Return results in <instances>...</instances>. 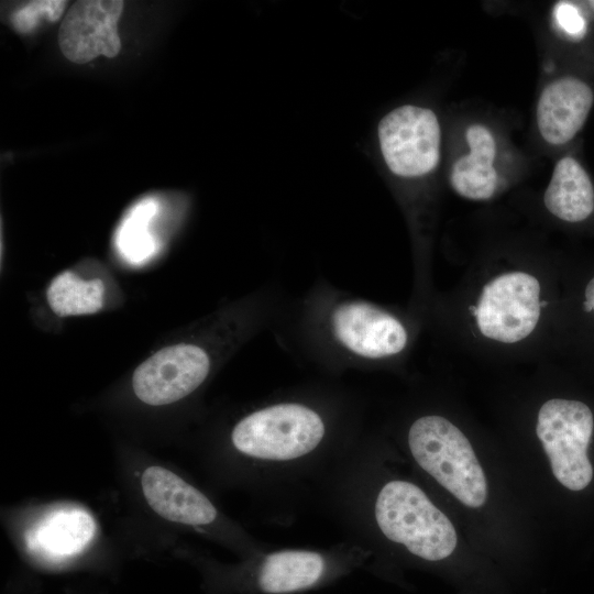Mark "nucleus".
<instances>
[{"mask_svg": "<svg viewBox=\"0 0 594 594\" xmlns=\"http://www.w3.org/2000/svg\"><path fill=\"white\" fill-rule=\"evenodd\" d=\"M563 262L531 249L484 252L452 288L437 292L427 329L477 360L547 362L561 301Z\"/></svg>", "mask_w": 594, "mask_h": 594, "instance_id": "obj_1", "label": "nucleus"}, {"mask_svg": "<svg viewBox=\"0 0 594 594\" xmlns=\"http://www.w3.org/2000/svg\"><path fill=\"white\" fill-rule=\"evenodd\" d=\"M273 329L297 356L329 370L396 369L410 360L427 326L407 306L373 301L318 279L286 302Z\"/></svg>", "mask_w": 594, "mask_h": 594, "instance_id": "obj_2", "label": "nucleus"}, {"mask_svg": "<svg viewBox=\"0 0 594 594\" xmlns=\"http://www.w3.org/2000/svg\"><path fill=\"white\" fill-rule=\"evenodd\" d=\"M535 431L556 480L573 493L588 490L594 482V403L582 394H553L539 405Z\"/></svg>", "mask_w": 594, "mask_h": 594, "instance_id": "obj_3", "label": "nucleus"}, {"mask_svg": "<svg viewBox=\"0 0 594 594\" xmlns=\"http://www.w3.org/2000/svg\"><path fill=\"white\" fill-rule=\"evenodd\" d=\"M407 441L416 462L468 507L487 498V482L473 447L448 417L429 413L409 426Z\"/></svg>", "mask_w": 594, "mask_h": 594, "instance_id": "obj_4", "label": "nucleus"}, {"mask_svg": "<svg viewBox=\"0 0 594 594\" xmlns=\"http://www.w3.org/2000/svg\"><path fill=\"white\" fill-rule=\"evenodd\" d=\"M375 518L387 539L404 544L426 561L443 560L457 547V532L450 519L413 483L385 484L376 498Z\"/></svg>", "mask_w": 594, "mask_h": 594, "instance_id": "obj_5", "label": "nucleus"}, {"mask_svg": "<svg viewBox=\"0 0 594 594\" xmlns=\"http://www.w3.org/2000/svg\"><path fill=\"white\" fill-rule=\"evenodd\" d=\"M322 414L301 402H279L243 417L231 432L240 452L263 460H293L314 451L323 440Z\"/></svg>", "mask_w": 594, "mask_h": 594, "instance_id": "obj_6", "label": "nucleus"}, {"mask_svg": "<svg viewBox=\"0 0 594 594\" xmlns=\"http://www.w3.org/2000/svg\"><path fill=\"white\" fill-rule=\"evenodd\" d=\"M377 139L387 168L398 178L426 177L439 164L441 128L429 108L403 105L393 109L378 122Z\"/></svg>", "mask_w": 594, "mask_h": 594, "instance_id": "obj_7", "label": "nucleus"}, {"mask_svg": "<svg viewBox=\"0 0 594 594\" xmlns=\"http://www.w3.org/2000/svg\"><path fill=\"white\" fill-rule=\"evenodd\" d=\"M594 375V263L563 262L562 293L549 360Z\"/></svg>", "mask_w": 594, "mask_h": 594, "instance_id": "obj_8", "label": "nucleus"}, {"mask_svg": "<svg viewBox=\"0 0 594 594\" xmlns=\"http://www.w3.org/2000/svg\"><path fill=\"white\" fill-rule=\"evenodd\" d=\"M212 358L196 343L164 348L134 371L132 386L143 403L160 406L175 403L196 391L208 377Z\"/></svg>", "mask_w": 594, "mask_h": 594, "instance_id": "obj_9", "label": "nucleus"}, {"mask_svg": "<svg viewBox=\"0 0 594 594\" xmlns=\"http://www.w3.org/2000/svg\"><path fill=\"white\" fill-rule=\"evenodd\" d=\"M124 2L81 0L66 12L58 31L63 55L76 64H86L99 55L112 58L121 50L118 23Z\"/></svg>", "mask_w": 594, "mask_h": 594, "instance_id": "obj_10", "label": "nucleus"}, {"mask_svg": "<svg viewBox=\"0 0 594 594\" xmlns=\"http://www.w3.org/2000/svg\"><path fill=\"white\" fill-rule=\"evenodd\" d=\"M593 102L591 87L579 78L565 76L548 84L536 110L541 138L551 145L570 142L584 125Z\"/></svg>", "mask_w": 594, "mask_h": 594, "instance_id": "obj_11", "label": "nucleus"}, {"mask_svg": "<svg viewBox=\"0 0 594 594\" xmlns=\"http://www.w3.org/2000/svg\"><path fill=\"white\" fill-rule=\"evenodd\" d=\"M142 490L151 508L167 520L199 526L216 519L215 506L201 492L162 466L145 470Z\"/></svg>", "mask_w": 594, "mask_h": 594, "instance_id": "obj_12", "label": "nucleus"}, {"mask_svg": "<svg viewBox=\"0 0 594 594\" xmlns=\"http://www.w3.org/2000/svg\"><path fill=\"white\" fill-rule=\"evenodd\" d=\"M95 531V520L87 510L62 507L41 517L26 531L25 542L34 554L57 561L81 552Z\"/></svg>", "mask_w": 594, "mask_h": 594, "instance_id": "obj_13", "label": "nucleus"}, {"mask_svg": "<svg viewBox=\"0 0 594 594\" xmlns=\"http://www.w3.org/2000/svg\"><path fill=\"white\" fill-rule=\"evenodd\" d=\"M542 207L550 218L566 226H584L594 219V185L574 157L564 156L556 164Z\"/></svg>", "mask_w": 594, "mask_h": 594, "instance_id": "obj_14", "label": "nucleus"}, {"mask_svg": "<svg viewBox=\"0 0 594 594\" xmlns=\"http://www.w3.org/2000/svg\"><path fill=\"white\" fill-rule=\"evenodd\" d=\"M470 148L452 165L450 186L461 198L483 202L498 193L499 183L493 161L496 154L494 135L483 124H472L465 132Z\"/></svg>", "mask_w": 594, "mask_h": 594, "instance_id": "obj_15", "label": "nucleus"}, {"mask_svg": "<svg viewBox=\"0 0 594 594\" xmlns=\"http://www.w3.org/2000/svg\"><path fill=\"white\" fill-rule=\"evenodd\" d=\"M329 563L318 552L284 550L271 553L255 574V587L263 594H290L310 590L329 576Z\"/></svg>", "mask_w": 594, "mask_h": 594, "instance_id": "obj_16", "label": "nucleus"}, {"mask_svg": "<svg viewBox=\"0 0 594 594\" xmlns=\"http://www.w3.org/2000/svg\"><path fill=\"white\" fill-rule=\"evenodd\" d=\"M105 286L101 279L85 280L70 271L51 282L46 298L59 317L95 314L103 306Z\"/></svg>", "mask_w": 594, "mask_h": 594, "instance_id": "obj_17", "label": "nucleus"}, {"mask_svg": "<svg viewBox=\"0 0 594 594\" xmlns=\"http://www.w3.org/2000/svg\"><path fill=\"white\" fill-rule=\"evenodd\" d=\"M157 210V204L144 199L135 205L125 217L118 232V246L131 262H140L155 250V242L148 230L150 221Z\"/></svg>", "mask_w": 594, "mask_h": 594, "instance_id": "obj_18", "label": "nucleus"}, {"mask_svg": "<svg viewBox=\"0 0 594 594\" xmlns=\"http://www.w3.org/2000/svg\"><path fill=\"white\" fill-rule=\"evenodd\" d=\"M66 4V1L59 0L28 2L12 13V26L19 33H30L40 24L41 20L57 21L62 16Z\"/></svg>", "mask_w": 594, "mask_h": 594, "instance_id": "obj_19", "label": "nucleus"}, {"mask_svg": "<svg viewBox=\"0 0 594 594\" xmlns=\"http://www.w3.org/2000/svg\"><path fill=\"white\" fill-rule=\"evenodd\" d=\"M556 18L561 28L569 34L580 35L584 30V20L575 7L561 3L557 7Z\"/></svg>", "mask_w": 594, "mask_h": 594, "instance_id": "obj_20", "label": "nucleus"}, {"mask_svg": "<svg viewBox=\"0 0 594 594\" xmlns=\"http://www.w3.org/2000/svg\"><path fill=\"white\" fill-rule=\"evenodd\" d=\"M590 3L594 7V1H591Z\"/></svg>", "mask_w": 594, "mask_h": 594, "instance_id": "obj_21", "label": "nucleus"}]
</instances>
